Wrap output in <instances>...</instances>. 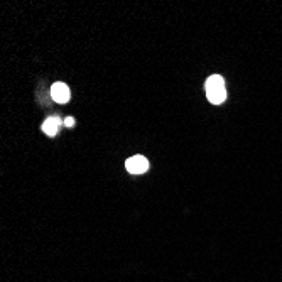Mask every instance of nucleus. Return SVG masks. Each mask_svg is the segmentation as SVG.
I'll return each instance as SVG.
<instances>
[{
    "mask_svg": "<svg viewBox=\"0 0 282 282\" xmlns=\"http://www.w3.org/2000/svg\"><path fill=\"white\" fill-rule=\"evenodd\" d=\"M61 125H64V120H61L59 117H49V119H46V122L43 124V132L46 135L54 137L58 134Z\"/></svg>",
    "mask_w": 282,
    "mask_h": 282,
    "instance_id": "obj_4",
    "label": "nucleus"
},
{
    "mask_svg": "<svg viewBox=\"0 0 282 282\" xmlns=\"http://www.w3.org/2000/svg\"><path fill=\"white\" fill-rule=\"evenodd\" d=\"M125 167L130 174H144L149 169V161L144 156H134L127 159Z\"/></svg>",
    "mask_w": 282,
    "mask_h": 282,
    "instance_id": "obj_2",
    "label": "nucleus"
},
{
    "mask_svg": "<svg viewBox=\"0 0 282 282\" xmlns=\"http://www.w3.org/2000/svg\"><path fill=\"white\" fill-rule=\"evenodd\" d=\"M51 96H53L54 101H58V103H68L69 101V88L68 85L61 83V81H58V83L53 85V88H51Z\"/></svg>",
    "mask_w": 282,
    "mask_h": 282,
    "instance_id": "obj_3",
    "label": "nucleus"
},
{
    "mask_svg": "<svg viewBox=\"0 0 282 282\" xmlns=\"http://www.w3.org/2000/svg\"><path fill=\"white\" fill-rule=\"evenodd\" d=\"M75 125V119H71V117H68V119H64V127H73Z\"/></svg>",
    "mask_w": 282,
    "mask_h": 282,
    "instance_id": "obj_5",
    "label": "nucleus"
},
{
    "mask_svg": "<svg viewBox=\"0 0 282 282\" xmlns=\"http://www.w3.org/2000/svg\"><path fill=\"white\" fill-rule=\"evenodd\" d=\"M206 96L213 105H220L227 100V86H225L223 76L211 75L206 80Z\"/></svg>",
    "mask_w": 282,
    "mask_h": 282,
    "instance_id": "obj_1",
    "label": "nucleus"
}]
</instances>
